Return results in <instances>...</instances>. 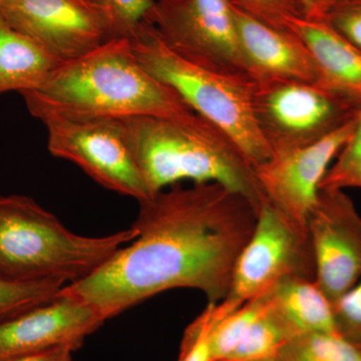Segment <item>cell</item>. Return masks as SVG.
<instances>
[{"label": "cell", "mask_w": 361, "mask_h": 361, "mask_svg": "<svg viewBox=\"0 0 361 361\" xmlns=\"http://www.w3.org/2000/svg\"><path fill=\"white\" fill-rule=\"evenodd\" d=\"M66 285L61 280L14 281L0 277V322L49 302Z\"/></svg>", "instance_id": "21"}, {"label": "cell", "mask_w": 361, "mask_h": 361, "mask_svg": "<svg viewBox=\"0 0 361 361\" xmlns=\"http://www.w3.org/2000/svg\"><path fill=\"white\" fill-rule=\"evenodd\" d=\"M118 120L152 197L182 180H192L217 183L258 208L265 201L254 167L239 147L198 114Z\"/></svg>", "instance_id": "2"}, {"label": "cell", "mask_w": 361, "mask_h": 361, "mask_svg": "<svg viewBox=\"0 0 361 361\" xmlns=\"http://www.w3.org/2000/svg\"><path fill=\"white\" fill-rule=\"evenodd\" d=\"M25 101L28 111L44 123L52 156L75 164L111 191L139 202L151 198L118 118L66 115Z\"/></svg>", "instance_id": "6"}, {"label": "cell", "mask_w": 361, "mask_h": 361, "mask_svg": "<svg viewBox=\"0 0 361 361\" xmlns=\"http://www.w3.org/2000/svg\"><path fill=\"white\" fill-rule=\"evenodd\" d=\"M139 203L137 237L65 291L104 320L172 289L224 300L260 208L217 183L174 185Z\"/></svg>", "instance_id": "1"}, {"label": "cell", "mask_w": 361, "mask_h": 361, "mask_svg": "<svg viewBox=\"0 0 361 361\" xmlns=\"http://www.w3.org/2000/svg\"><path fill=\"white\" fill-rule=\"evenodd\" d=\"M21 94L59 113L87 118H179L194 113L141 65L127 37L111 39L61 63L42 89Z\"/></svg>", "instance_id": "3"}, {"label": "cell", "mask_w": 361, "mask_h": 361, "mask_svg": "<svg viewBox=\"0 0 361 361\" xmlns=\"http://www.w3.org/2000/svg\"><path fill=\"white\" fill-rule=\"evenodd\" d=\"M269 361H275V360H269Z\"/></svg>", "instance_id": "30"}, {"label": "cell", "mask_w": 361, "mask_h": 361, "mask_svg": "<svg viewBox=\"0 0 361 361\" xmlns=\"http://www.w3.org/2000/svg\"><path fill=\"white\" fill-rule=\"evenodd\" d=\"M239 306L227 299L208 303L205 310L185 329L177 361H212L211 339L214 327L223 316Z\"/></svg>", "instance_id": "22"}, {"label": "cell", "mask_w": 361, "mask_h": 361, "mask_svg": "<svg viewBox=\"0 0 361 361\" xmlns=\"http://www.w3.org/2000/svg\"><path fill=\"white\" fill-rule=\"evenodd\" d=\"M61 63L0 14V94L11 90L37 92Z\"/></svg>", "instance_id": "16"}, {"label": "cell", "mask_w": 361, "mask_h": 361, "mask_svg": "<svg viewBox=\"0 0 361 361\" xmlns=\"http://www.w3.org/2000/svg\"><path fill=\"white\" fill-rule=\"evenodd\" d=\"M304 18L313 20H326L330 14L348 4L361 0H298Z\"/></svg>", "instance_id": "28"}, {"label": "cell", "mask_w": 361, "mask_h": 361, "mask_svg": "<svg viewBox=\"0 0 361 361\" xmlns=\"http://www.w3.org/2000/svg\"><path fill=\"white\" fill-rule=\"evenodd\" d=\"M287 30L307 47L315 71V84L361 111V49L326 20L294 16Z\"/></svg>", "instance_id": "15"}, {"label": "cell", "mask_w": 361, "mask_h": 361, "mask_svg": "<svg viewBox=\"0 0 361 361\" xmlns=\"http://www.w3.org/2000/svg\"><path fill=\"white\" fill-rule=\"evenodd\" d=\"M1 1H2V0H0V2H1Z\"/></svg>", "instance_id": "31"}, {"label": "cell", "mask_w": 361, "mask_h": 361, "mask_svg": "<svg viewBox=\"0 0 361 361\" xmlns=\"http://www.w3.org/2000/svg\"><path fill=\"white\" fill-rule=\"evenodd\" d=\"M106 320L61 289L49 302L0 322V361L59 345L78 348Z\"/></svg>", "instance_id": "13"}, {"label": "cell", "mask_w": 361, "mask_h": 361, "mask_svg": "<svg viewBox=\"0 0 361 361\" xmlns=\"http://www.w3.org/2000/svg\"><path fill=\"white\" fill-rule=\"evenodd\" d=\"M144 23L188 61L250 80L232 0H155Z\"/></svg>", "instance_id": "8"}, {"label": "cell", "mask_w": 361, "mask_h": 361, "mask_svg": "<svg viewBox=\"0 0 361 361\" xmlns=\"http://www.w3.org/2000/svg\"><path fill=\"white\" fill-rule=\"evenodd\" d=\"M253 109L272 155L319 141L361 111L315 82L299 80L255 84Z\"/></svg>", "instance_id": "7"}, {"label": "cell", "mask_w": 361, "mask_h": 361, "mask_svg": "<svg viewBox=\"0 0 361 361\" xmlns=\"http://www.w3.org/2000/svg\"><path fill=\"white\" fill-rule=\"evenodd\" d=\"M315 277L308 228L296 224L265 200L259 209L255 229L235 265L225 299L240 306L284 280Z\"/></svg>", "instance_id": "9"}, {"label": "cell", "mask_w": 361, "mask_h": 361, "mask_svg": "<svg viewBox=\"0 0 361 361\" xmlns=\"http://www.w3.org/2000/svg\"><path fill=\"white\" fill-rule=\"evenodd\" d=\"M273 307L295 329L308 334H338L334 304L315 280L287 279L270 290Z\"/></svg>", "instance_id": "17"}, {"label": "cell", "mask_w": 361, "mask_h": 361, "mask_svg": "<svg viewBox=\"0 0 361 361\" xmlns=\"http://www.w3.org/2000/svg\"></svg>", "instance_id": "32"}, {"label": "cell", "mask_w": 361, "mask_h": 361, "mask_svg": "<svg viewBox=\"0 0 361 361\" xmlns=\"http://www.w3.org/2000/svg\"><path fill=\"white\" fill-rule=\"evenodd\" d=\"M307 228L316 283L334 304L361 278V215L342 190H320Z\"/></svg>", "instance_id": "12"}, {"label": "cell", "mask_w": 361, "mask_h": 361, "mask_svg": "<svg viewBox=\"0 0 361 361\" xmlns=\"http://www.w3.org/2000/svg\"><path fill=\"white\" fill-rule=\"evenodd\" d=\"M326 21L361 49V1L341 7L330 14Z\"/></svg>", "instance_id": "27"}, {"label": "cell", "mask_w": 361, "mask_h": 361, "mask_svg": "<svg viewBox=\"0 0 361 361\" xmlns=\"http://www.w3.org/2000/svg\"><path fill=\"white\" fill-rule=\"evenodd\" d=\"M275 361H361V346L338 334H301L285 346Z\"/></svg>", "instance_id": "20"}, {"label": "cell", "mask_w": 361, "mask_h": 361, "mask_svg": "<svg viewBox=\"0 0 361 361\" xmlns=\"http://www.w3.org/2000/svg\"><path fill=\"white\" fill-rule=\"evenodd\" d=\"M101 8L110 18L116 37L130 39L144 23L155 0H87Z\"/></svg>", "instance_id": "24"}, {"label": "cell", "mask_w": 361, "mask_h": 361, "mask_svg": "<svg viewBox=\"0 0 361 361\" xmlns=\"http://www.w3.org/2000/svg\"><path fill=\"white\" fill-rule=\"evenodd\" d=\"M296 336L295 329L273 307L271 300L264 314L252 325L238 345L220 361L274 360Z\"/></svg>", "instance_id": "18"}, {"label": "cell", "mask_w": 361, "mask_h": 361, "mask_svg": "<svg viewBox=\"0 0 361 361\" xmlns=\"http://www.w3.org/2000/svg\"><path fill=\"white\" fill-rule=\"evenodd\" d=\"M235 6L257 20L287 30V21L303 16L298 0H232Z\"/></svg>", "instance_id": "26"}, {"label": "cell", "mask_w": 361, "mask_h": 361, "mask_svg": "<svg viewBox=\"0 0 361 361\" xmlns=\"http://www.w3.org/2000/svg\"><path fill=\"white\" fill-rule=\"evenodd\" d=\"M75 349L73 345L54 346L7 361H71V355Z\"/></svg>", "instance_id": "29"}, {"label": "cell", "mask_w": 361, "mask_h": 361, "mask_svg": "<svg viewBox=\"0 0 361 361\" xmlns=\"http://www.w3.org/2000/svg\"><path fill=\"white\" fill-rule=\"evenodd\" d=\"M334 313L338 336L361 346V278L334 304Z\"/></svg>", "instance_id": "25"}, {"label": "cell", "mask_w": 361, "mask_h": 361, "mask_svg": "<svg viewBox=\"0 0 361 361\" xmlns=\"http://www.w3.org/2000/svg\"><path fill=\"white\" fill-rule=\"evenodd\" d=\"M270 291L254 297L227 313L213 329L211 348L212 361H220L238 345L252 325L270 307Z\"/></svg>", "instance_id": "19"}, {"label": "cell", "mask_w": 361, "mask_h": 361, "mask_svg": "<svg viewBox=\"0 0 361 361\" xmlns=\"http://www.w3.org/2000/svg\"><path fill=\"white\" fill-rule=\"evenodd\" d=\"M0 14L61 63L116 39L108 16L87 0H2Z\"/></svg>", "instance_id": "10"}, {"label": "cell", "mask_w": 361, "mask_h": 361, "mask_svg": "<svg viewBox=\"0 0 361 361\" xmlns=\"http://www.w3.org/2000/svg\"><path fill=\"white\" fill-rule=\"evenodd\" d=\"M129 39L141 65L194 113L229 135L253 167L270 158L272 153L254 115L252 80L188 61L149 23H142Z\"/></svg>", "instance_id": "5"}, {"label": "cell", "mask_w": 361, "mask_h": 361, "mask_svg": "<svg viewBox=\"0 0 361 361\" xmlns=\"http://www.w3.org/2000/svg\"><path fill=\"white\" fill-rule=\"evenodd\" d=\"M135 237L133 226L106 236H82L28 197L0 196V277L6 279L73 283Z\"/></svg>", "instance_id": "4"}, {"label": "cell", "mask_w": 361, "mask_h": 361, "mask_svg": "<svg viewBox=\"0 0 361 361\" xmlns=\"http://www.w3.org/2000/svg\"><path fill=\"white\" fill-rule=\"evenodd\" d=\"M361 189V111L348 142L330 166L320 190Z\"/></svg>", "instance_id": "23"}, {"label": "cell", "mask_w": 361, "mask_h": 361, "mask_svg": "<svg viewBox=\"0 0 361 361\" xmlns=\"http://www.w3.org/2000/svg\"><path fill=\"white\" fill-rule=\"evenodd\" d=\"M234 18L242 56L254 84L315 82L310 51L295 33L267 25L235 4Z\"/></svg>", "instance_id": "14"}, {"label": "cell", "mask_w": 361, "mask_h": 361, "mask_svg": "<svg viewBox=\"0 0 361 361\" xmlns=\"http://www.w3.org/2000/svg\"><path fill=\"white\" fill-rule=\"evenodd\" d=\"M357 116L319 141L274 154L254 167L265 200L296 224L307 227L322 180L353 135Z\"/></svg>", "instance_id": "11"}]
</instances>
